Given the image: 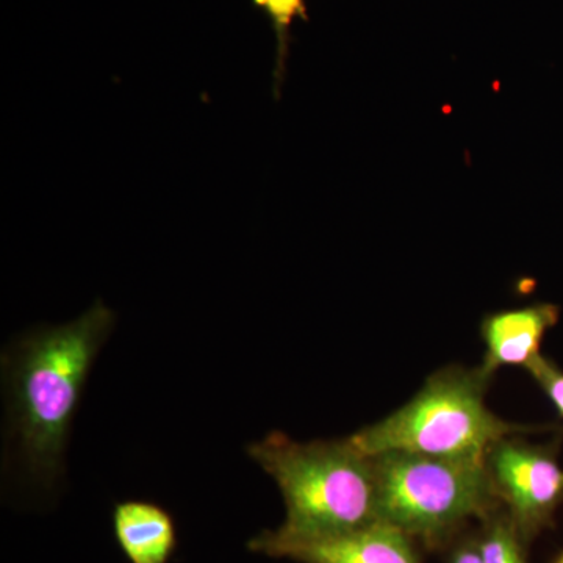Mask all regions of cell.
I'll return each mask as SVG.
<instances>
[{"mask_svg":"<svg viewBox=\"0 0 563 563\" xmlns=\"http://www.w3.org/2000/svg\"><path fill=\"white\" fill-rule=\"evenodd\" d=\"M114 328V313L96 301L77 320L35 329L3 354L11 428L36 476L62 468L85 383Z\"/></svg>","mask_w":563,"mask_h":563,"instance_id":"6da1fadb","label":"cell"},{"mask_svg":"<svg viewBox=\"0 0 563 563\" xmlns=\"http://www.w3.org/2000/svg\"><path fill=\"white\" fill-rule=\"evenodd\" d=\"M246 453L284 496L287 518L277 536L322 539L379 521L372 457L350 440L299 443L276 431L251 443Z\"/></svg>","mask_w":563,"mask_h":563,"instance_id":"7a4b0ae2","label":"cell"},{"mask_svg":"<svg viewBox=\"0 0 563 563\" xmlns=\"http://www.w3.org/2000/svg\"><path fill=\"white\" fill-rule=\"evenodd\" d=\"M488 377L483 368H450L433 374L412 401L347 440L366 457L398 451L485 459L496 443L520 431L485 406Z\"/></svg>","mask_w":563,"mask_h":563,"instance_id":"3957f363","label":"cell"},{"mask_svg":"<svg viewBox=\"0 0 563 563\" xmlns=\"http://www.w3.org/2000/svg\"><path fill=\"white\" fill-rule=\"evenodd\" d=\"M379 521L435 540L487 514L498 498L487 457L385 453L372 457Z\"/></svg>","mask_w":563,"mask_h":563,"instance_id":"277c9868","label":"cell"},{"mask_svg":"<svg viewBox=\"0 0 563 563\" xmlns=\"http://www.w3.org/2000/svg\"><path fill=\"white\" fill-rule=\"evenodd\" d=\"M487 465L515 528L532 533L547 523L563 499V470L550 454L506 437L488 451Z\"/></svg>","mask_w":563,"mask_h":563,"instance_id":"5b68a950","label":"cell"},{"mask_svg":"<svg viewBox=\"0 0 563 563\" xmlns=\"http://www.w3.org/2000/svg\"><path fill=\"white\" fill-rule=\"evenodd\" d=\"M247 547L252 553L299 563H420L410 537L384 521L322 539H284L263 531Z\"/></svg>","mask_w":563,"mask_h":563,"instance_id":"8992f818","label":"cell"},{"mask_svg":"<svg viewBox=\"0 0 563 563\" xmlns=\"http://www.w3.org/2000/svg\"><path fill=\"white\" fill-rule=\"evenodd\" d=\"M559 320L553 303H536L523 309L488 314L483 321L487 354L481 368L492 376L499 366L523 365L539 355L544 333Z\"/></svg>","mask_w":563,"mask_h":563,"instance_id":"52a82bcc","label":"cell"},{"mask_svg":"<svg viewBox=\"0 0 563 563\" xmlns=\"http://www.w3.org/2000/svg\"><path fill=\"white\" fill-rule=\"evenodd\" d=\"M113 531L131 563H168L176 551L177 532L172 514L155 503L117 504Z\"/></svg>","mask_w":563,"mask_h":563,"instance_id":"ba28073f","label":"cell"},{"mask_svg":"<svg viewBox=\"0 0 563 563\" xmlns=\"http://www.w3.org/2000/svg\"><path fill=\"white\" fill-rule=\"evenodd\" d=\"M258 10H262L272 21L277 38L276 66H274V95L279 98V90L284 84L285 63H287L288 41L290 27L296 18L309 20L303 0H252Z\"/></svg>","mask_w":563,"mask_h":563,"instance_id":"9c48e42d","label":"cell"},{"mask_svg":"<svg viewBox=\"0 0 563 563\" xmlns=\"http://www.w3.org/2000/svg\"><path fill=\"white\" fill-rule=\"evenodd\" d=\"M477 547L483 563H526L517 528L506 521L492 525Z\"/></svg>","mask_w":563,"mask_h":563,"instance_id":"30bf717a","label":"cell"},{"mask_svg":"<svg viewBox=\"0 0 563 563\" xmlns=\"http://www.w3.org/2000/svg\"><path fill=\"white\" fill-rule=\"evenodd\" d=\"M526 368L532 373L537 383L550 396L551 401L558 407L559 413L563 417V373L561 369L540 354L532 362H529Z\"/></svg>","mask_w":563,"mask_h":563,"instance_id":"8fae6325","label":"cell"},{"mask_svg":"<svg viewBox=\"0 0 563 563\" xmlns=\"http://www.w3.org/2000/svg\"><path fill=\"white\" fill-rule=\"evenodd\" d=\"M451 563H483L481 559L479 547L477 544H465L455 551Z\"/></svg>","mask_w":563,"mask_h":563,"instance_id":"7c38bea8","label":"cell"},{"mask_svg":"<svg viewBox=\"0 0 563 563\" xmlns=\"http://www.w3.org/2000/svg\"><path fill=\"white\" fill-rule=\"evenodd\" d=\"M555 563H563V554L561 555V558L558 559V562Z\"/></svg>","mask_w":563,"mask_h":563,"instance_id":"4fadbf2b","label":"cell"}]
</instances>
